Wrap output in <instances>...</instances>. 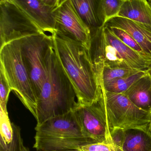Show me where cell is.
<instances>
[{
    "mask_svg": "<svg viewBox=\"0 0 151 151\" xmlns=\"http://www.w3.org/2000/svg\"><path fill=\"white\" fill-rule=\"evenodd\" d=\"M146 73V71H140L130 76L113 80L100 86L102 89L112 93L123 94L132 84Z\"/></svg>",
    "mask_w": 151,
    "mask_h": 151,
    "instance_id": "e0dca14e",
    "label": "cell"
},
{
    "mask_svg": "<svg viewBox=\"0 0 151 151\" xmlns=\"http://www.w3.org/2000/svg\"><path fill=\"white\" fill-rule=\"evenodd\" d=\"M140 70L133 69L104 67L96 74L99 86L113 80L130 76Z\"/></svg>",
    "mask_w": 151,
    "mask_h": 151,
    "instance_id": "ac0fdd59",
    "label": "cell"
},
{
    "mask_svg": "<svg viewBox=\"0 0 151 151\" xmlns=\"http://www.w3.org/2000/svg\"><path fill=\"white\" fill-rule=\"evenodd\" d=\"M0 63V70L4 74L12 91L36 119L37 98L22 59L20 39L1 47Z\"/></svg>",
    "mask_w": 151,
    "mask_h": 151,
    "instance_id": "5b68a950",
    "label": "cell"
},
{
    "mask_svg": "<svg viewBox=\"0 0 151 151\" xmlns=\"http://www.w3.org/2000/svg\"><path fill=\"white\" fill-rule=\"evenodd\" d=\"M44 32L11 0H0L1 47L11 42Z\"/></svg>",
    "mask_w": 151,
    "mask_h": 151,
    "instance_id": "ba28073f",
    "label": "cell"
},
{
    "mask_svg": "<svg viewBox=\"0 0 151 151\" xmlns=\"http://www.w3.org/2000/svg\"><path fill=\"white\" fill-rule=\"evenodd\" d=\"M74 8L91 34L105 24L103 0H70Z\"/></svg>",
    "mask_w": 151,
    "mask_h": 151,
    "instance_id": "4fadbf2b",
    "label": "cell"
},
{
    "mask_svg": "<svg viewBox=\"0 0 151 151\" xmlns=\"http://www.w3.org/2000/svg\"><path fill=\"white\" fill-rule=\"evenodd\" d=\"M122 151H151V134L149 129H125Z\"/></svg>",
    "mask_w": 151,
    "mask_h": 151,
    "instance_id": "2e32d148",
    "label": "cell"
},
{
    "mask_svg": "<svg viewBox=\"0 0 151 151\" xmlns=\"http://www.w3.org/2000/svg\"><path fill=\"white\" fill-rule=\"evenodd\" d=\"M105 25L123 29L138 43L151 59V26L122 17H116L108 20Z\"/></svg>",
    "mask_w": 151,
    "mask_h": 151,
    "instance_id": "7c38bea8",
    "label": "cell"
},
{
    "mask_svg": "<svg viewBox=\"0 0 151 151\" xmlns=\"http://www.w3.org/2000/svg\"><path fill=\"white\" fill-rule=\"evenodd\" d=\"M79 105L75 89L54 49L49 59L46 79L37 98V124L75 110Z\"/></svg>",
    "mask_w": 151,
    "mask_h": 151,
    "instance_id": "7a4b0ae2",
    "label": "cell"
},
{
    "mask_svg": "<svg viewBox=\"0 0 151 151\" xmlns=\"http://www.w3.org/2000/svg\"><path fill=\"white\" fill-rule=\"evenodd\" d=\"M20 41L22 59L37 100L47 76L49 59L54 50L53 37L51 35L42 32L21 38Z\"/></svg>",
    "mask_w": 151,
    "mask_h": 151,
    "instance_id": "8992f818",
    "label": "cell"
},
{
    "mask_svg": "<svg viewBox=\"0 0 151 151\" xmlns=\"http://www.w3.org/2000/svg\"><path fill=\"white\" fill-rule=\"evenodd\" d=\"M146 73H147V74L149 75V76H150L151 79V64L150 65L148 70L146 71Z\"/></svg>",
    "mask_w": 151,
    "mask_h": 151,
    "instance_id": "4316f807",
    "label": "cell"
},
{
    "mask_svg": "<svg viewBox=\"0 0 151 151\" xmlns=\"http://www.w3.org/2000/svg\"><path fill=\"white\" fill-rule=\"evenodd\" d=\"M125 129L115 128L110 130V145L113 151H122L125 136Z\"/></svg>",
    "mask_w": 151,
    "mask_h": 151,
    "instance_id": "7402d4cb",
    "label": "cell"
},
{
    "mask_svg": "<svg viewBox=\"0 0 151 151\" xmlns=\"http://www.w3.org/2000/svg\"><path fill=\"white\" fill-rule=\"evenodd\" d=\"M1 124V140L7 144H9L13 138V128L8 116V112L1 108L0 113Z\"/></svg>",
    "mask_w": 151,
    "mask_h": 151,
    "instance_id": "ffe728a7",
    "label": "cell"
},
{
    "mask_svg": "<svg viewBox=\"0 0 151 151\" xmlns=\"http://www.w3.org/2000/svg\"><path fill=\"white\" fill-rule=\"evenodd\" d=\"M149 130L151 134V119L150 123V126H149Z\"/></svg>",
    "mask_w": 151,
    "mask_h": 151,
    "instance_id": "f546056e",
    "label": "cell"
},
{
    "mask_svg": "<svg viewBox=\"0 0 151 151\" xmlns=\"http://www.w3.org/2000/svg\"><path fill=\"white\" fill-rule=\"evenodd\" d=\"M117 17L151 26V8L148 0H125Z\"/></svg>",
    "mask_w": 151,
    "mask_h": 151,
    "instance_id": "9a60e30c",
    "label": "cell"
},
{
    "mask_svg": "<svg viewBox=\"0 0 151 151\" xmlns=\"http://www.w3.org/2000/svg\"><path fill=\"white\" fill-rule=\"evenodd\" d=\"M91 35L89 52L96 74L104 67L146 71L151 64L150 61L128 47L105 26Z\"/></svg>",
    "mask_w": 151,
    "mask_h": 151,
    "instance_id": "277c9868",
    "label": "cell"
},
{
    "mask_svg": "<svg viewBox=\"0 0 151 151\" xmlns=\"http://www.w3.org/2000/svg\"><path fill=\"white\" fill-rule=\"evenodd\" d=\"M103 104L110 130L115 128L149 129L151 112L136 106L124 94L107 92L101 89Z\"/></svg>",
    "mask_w": 151,
    "mask_h": 151,
    "instance_id": "52a82bcc",
    "label": "cell"
},
{
    "mask_svg": "<svg viewBox=\"0 0 151 151\" xmlns=\"http://www.w3.org/2000/svg\"><path fill=\"white\" fill-rule=\"evenodd\" d=\"M106 27L128 47L132 49L138 55L146 60L151 62V59L147 55L140 45L125 30L118 27Z\"/></svg>",
    "mask_w": 151,
    "mask_h": 151,
    "instance_id": "d6986e66",
    "label": "cell"
},
{
    "mask_svg": "<svg viewBox=\"0 0 151 151\" xmlns=\"http://www.w3.org/2000/svg\"><path fill=\"white\" fill-rule=\"evenodd\" d=\"M21 151H30L29 149L27 147L25 146L24 144L22 145V148H21Z\"/></svg>",
    "mask_w": 151,
    "mask_h": 151,
    "instance_id": "83f0119b",
    "label": "cell"
},
{
    "mask_svg": "<svg viewBox=\"0 0 151 151\" xmlns=\"http://www.w3.org/2000/svg\"><path fill=\"white\" fill-rule=\"evenodd\" d=\"M148 2H149V4H150V6L151 8V0H148Z\"/></svg>",
    "mask_w": 151,
    "mask_h": 151,
    "instance_id": "4dcf8cb0",
    "label": "cell"
},
{
    "mask_svg": "<svg viewBox=\"0 0 151 151\" xmlns=\"http://www.w3.org/2000/svg\"><path fill=\"white\" fill-rule=\"evenodd\" d=\"M41 3L51 8H56L60 4L62 0H38Z\"/></svg>",
    "mask_w": 151,
    "mask_h": 151,
    "instance_id": "484cf974",
    "label": "cell"
},
{
    "mask_svg": "<svg viewBox=\"0 0 151 151\" xmlns=\"http://www.w3.org/2000/svg\"><path fill=\"white\" fill-rule=\"evenodd\" d=\"M44 32L56 33L54 10L38 0H11Z\"/></svg>",
    "mask_w": 151,
    "mask_h": 151,
    "instance_id": "8fae6325",
    "label": "cell"
},
{
    "mask_svg": "<svg viewBox=\"0 0 151 151\" xmlns=\"http://www.w3.org/2000/svg\"><path fill=\"white\" fill-rule=\"evenodd\" d=\"M13 128V138L12 142L8 145V147L4 150H0V151H21L23 144L21 137V129L19 127L12 123Z\"/></svg>",
    "mask_w": 151,
    "mask_h": 151,
    "instance_id": "cb8c5ba5",
    "label": "cell"
},
{
    "mask_svg": "<svg viewBox=\"0 0 151 151\" xmlns=\"http://www.w3.org/2000/svg\"><path fill=\"white\" fill-rule=\"evenodd\" d=\"M125 0H103V6L106 22L117 17ZM105 22V23H106Z\"/></svg>",
    "mask_w": 151,
    "mask_h": 151,
    "instance_id": "44dd1931",
    "label": "cell"
},
{
    "mask_svg": "<svg viewBox=\"0 0 151 151\" xmlns=\"http://www.w3.org/2000/svg\"><path fill=\"white\" fill-rule=\"evenodd\" d=\"M56 33L81 43L88 50L91 32L74 8L70 0H62L54 9Z\"/></svg>",
    "mask_w": 151,
    "mask_h": 151,
    "instance_id": "9c48e42d",
    "label": "cell"
},
{
    "mask_svg": "<svg viewBox=\"0 0 151 151\" xmlns=\"http://www.w3.org/2000/svg\"><path fill=\"white\" fill-rule=\"evenodd\" d=\"M35 129L33 147L36 151L77 150L97 143L85 134L75 110L49 118L37 124Z\"/></svg>",
    "mask_w": 151,
    "mask_h": 151,
    "instance_id": "3957f363",
    "label": "cell"
},
{
    "mask_svg": "<svg viewBox=\"0 0 151 151\" xmlns=\"http://www.w3.org/2000/svg\"><path fill=\"white\" fill-rule=\"evenodd\" d=\"M80 151H113L110 144L106 142H97L82 145L77 149Z\"/></svg>",
    "mask_w": 151,
    "mask_h": 151,
    "instance_id": "d4e9b609",
    "label": "cell"
},
{
    "mask_svg": "<svg viewBox=\"0 0 151 151\" xmlns=\"http://www.w3.org/2000/svg\"><path fill=\"white\" fill-rule=\"evenodd\" d=\"M123 94L140 109L151 112V79L147 73Z\"/></svg>",
    "mask_w": 151,
    "mask_h": 151,
    "instance_id": "5bb4252c",
    "label": "cell"
},
{
    "mask_svg": "<svg viewBox=\"0 0 151 151\" xmlns=\"http://www.w3.org/2000/svg\"><path fill=\"white\" fill-rule=\"evenodd\" d=\"M0 107L7 111V105L9 95L12 91L9 83L2 71L0 70Z\"/></svg>",
    "mask_w": 151,
    "mask_h": 151,
    "instance_id": "603a6c76",
    "label": "cell"
},
{
    "mask_svg": "<svg viewBox=\"0 0 151 151\" xmlns=\"http://www.w3.org/2000/svg\"><path fill=\"white\" fill-rule=\"evenodd\" d=\"M80 151L77 150H62V151Z\"/></svg>",
    "mask_w": 151,
    "mask_h": 151,
    "instance_id": "f1b7e54d",
    "label": "cell"
},
{
    "mask_svg": "<svg viewBox=\"0 0 151 151\" xmlns=\"http://www.w3.org/2000/svg\"><path fill=\"white\" fill-rule=\"evenodd\" d=\"M85 134L97 142H111L110 129L102 102L99 100L87 105H79L75 110Z\"/></svg>",
    "mask_w": 151,
    "mask_h": 151,
    "instance_id": "30bf717a",
    "label": "cell"
},
{
    "mask_svg": "<svg viewBox=\"0 0 151 151\" xmlns=\"http://www.w3.org/2000/svg\"><path fill=\"white\" fill-rule=\"evenodd\" d=\"M51 35L54 50L75 89L80 105L98 101L102 90L88 50L68 37L56 33Z\"/></svg>",
    "mask_w": 151,
    "mask_h": 151,
    "instance_id": "6da1fadb",
    "label": "cell"
}]
</instances>
